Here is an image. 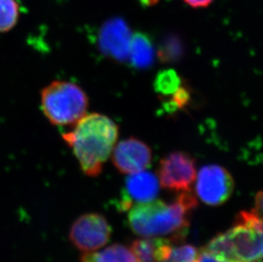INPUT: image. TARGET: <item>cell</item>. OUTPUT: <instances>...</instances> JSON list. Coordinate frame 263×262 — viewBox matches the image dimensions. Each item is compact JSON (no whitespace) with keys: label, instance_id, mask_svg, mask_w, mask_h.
<instances>
[{"label":"cell","instance_id":"obj_1","mask_svg":"<svg viewBox=\"0 0 263 262\" xmlns=\"http://www.w3.org/2000/svg\"><path fill=\"white\" fill-rule=\"evenodd\" d=\"M119 127L103 114H85L71 130L62 135L86 176L96 177L102 173L105 162L115 148Z\"/></svg>","mask_w":263,"mask_h":262},{"label":"cell","instance_id":"obj_2","mask_svg":"<svg viewBox=\"0 0 263 262\" xmlns=\"http://www.w3.org/2000/svg\"><path fill=\"white\" fill-rule=\"evenodd\" d=\"M197 205L196 198L191 190L182 191L172 203L153 200L132 206L128 221L137 235H168L189 226V215Z\"/></svg>","mask_w":263,"mask_h":262},{"label":"cell","instance_id":"obj_3","mask_svg":"<svg viewBox=\"0 0 263 262\" xmlns=\"http://www.w3.org/2000/svg\"><path fill=\"white\" fill-rule=\"evenodd\" d=\"M203 250L221 262H258L262 257V220L255 210L241 211L233 228L220 233Z\"/></svg>","mask_w":263,"mask_h":262},{"label":"cell","instance_id":"obj_4","mask_svg":"<svg viewBox=\"0 0 263 262\" xmlns=\"http://www.w3.org/2000/svg\"><path fill=\"white\" fill-rule=\"evenodd\" d=\"M41 108L55 126H69L85 116L89 100L85 90L73 82L54 80L40 92Z\"/></svg>","mask_w":263,"mask_h":262},{"label":"cell","instance_id":"obj_5","mask_svg":"<svg viewBox=\"0 0 263 262\" xmlns=\"http://www.w3.org/2000/svg\"><path fill=\"white\" fill-rule=\"evenodd\" d=\"M196 177L197 195L207 205H221L231 197L234 192L233 176L221 166H204Z\"/></svg>","mask_w":263,"mask_h":262},{"label":"cell","instance_id":"obj_6","mask_svg":"<svg viewBox=\"0 0 263 262\" xmlns=\"http://www.w3.org/2000/svg\"><path fill=\"white\" fill-rule=\"evenodd\" d=\"M111 227L103 215L95 213L78 218L70 229L69 238L83 252H93L109 241Z\"/></svg>","mask_w":263,"mask_h":262},{"label":"cell","instance_id":"obj_7","mask_svg":"<svg viewBox=\"0 0 263 262\" xmlns=\"http://www.w3.org/2000/svg\"><path fill=\"white\" fill-rule=\"evenodd\" d=\"M197 176L194 158L184 152H174L162 158L158 176L162 186L169 190H190Z\"/></svg>","mask_w":263,"mask_h":262},{"label":"cell","instance_id":"obj_8","mask_svg":"<svg viewBox=\"0 0 263 262\" xmlns=\"http://www.w3.org/2000/svg\"><path fill=\"white\" fill-rule=\"evenodd\" d=\"M132 38V30L128 24L121 18H112L107 21L100 29V51L116 62H126L129 58Z\"/></svg>","mask_w":263,"mask_h":262},{"label":"cell","instance_id":"obj_9","mask_svg":"<svg viewBox=\"0 0 263 262\" xmlns=\"http://www.w3.org/2000/svg\"><path fill=\"white\" fill-rule=\"evenodd\" d=\"M112 154V163L121 173H137L145 171L151 164V148L134 137L115 145Z\"/></svg>","mask_w":263,"mask_h":262},{"label":"cell","instance_id":"obj_10","mask_svg":"<svg viewBox=\"0 0 263 262\" xmlns=\"http://www.w3.org/2000/svg\"><path fill=\"white\" fill-rule=\"evenodd\" d=\"M159 192V180L154 174L145 171L130 174L125 181L120 206L129 210L138 203L150 202L156 198Z\"/></svg>","mask_w":263,"mask_h":262},{"label":"cell","instance_id":"obj_11","mask_svg":"<svg viewBox=\"0 0 263 262\" xmlns=\"http://www.w3.org/2000/svg\"><path fill=\"white\" fill-rule=\"evenodd\" d=\"M130 250L138 262H163L172 252V246L170 240L150 237L136 240Z\"/></svg>","mask_w":263,"mask_h":262},{"label":"cell","instance_id":"obj_12","mask_svg":"<svg viewBox=\"0 0 263 262\" xmlns=\"http://www.w3.org/2000/svg\"><path fill=\"white\" fill-rule=\"evenodd\" d=\"M154 45L147 35L142 32L132 34L129 45V61L133 67L137 69H146L154 63Z\"/></svg>","mask_w":263,"mask_h":262},{"label":"cell","instance_id":"obj_13","mask_svg":"<svg viewBox=\"0 0 263 262\" xmlns=\"http://www.w3.org/2000/svg\"><path fill=\"white\" fill-rule=\"evenodd\" d=\"M82 262H138L132 250L124 245H114L98 252L85 253Z\"/></svg>","mask_w":263,"mask_h":262},{"label":"cell","instance_id":"obj_14","mask_svg":"<svg viewBox=\"0 0 263 262\" xmlns=\"http://www.w3.org/2000/svg\"><path fill=\"white\" fill-rule=\"evenodd\" d=\"M181 85V78L173 69L160 71L154 79L155 91L164 97L174 94Z\"/></svg>","mask_w":263,"mask_h":262},{"label":"cell","instance_id":"obj_15","mask_svg":"<svg viewBox=\"0 0 263 262\" xmlns=\"http://www.w3.org/2000/svg\"><path fill=\"white\" fill-rule=\"evenodd\" d=\"M19 5L15 0H0V33L10 32L17 24Z\"/></svg>","mask_w":263,"mask_h":262},{"label":"cell","instance_id":"obj_16","mask_svg":"<svg viewBox=\"0 0 263 262\" xmlns=\"http://www.w3.org/2000/svg\"><path fill=\"white\" fill-rule=\"evenodd\" d=\"M199 253L192 245L172 248L169 256L163 262H198Z\"/></svg>","mask_w":263,"mask_h":262},{"label":"cell","instance_id":"obj_17","mask_svg":"<svg viewBox=\"0 0 263 262\" xmlns=\"http://www.w3.org/2000/svg\"><path fill=\"white\" fill-rule=\"evenodd\" d=\"M172 98L168 103V109L176 110L185 107L189 104V101L191 99L190 91L186 87L181 85L174 94L172 95Z\"/></svg>","mask_w":263,"mask_h":262},{"label":"cell","instance_id":"obj_18","mask_svg":"<svg viewBox=\"0 0 263 262\" xmlns=\"http://www.w3.org/2000/svg\"><path fill=\"white\" fill-rule=\"evenodd\" d=\"M165 46L168 48L164 47V49H162L161 52L159 53V54L163 59L166 60V61L175 59L181 50L179 47L178 43H166Z\"/></svg>","mask_w":263,"mask_h":262},{"label":"cell","instance_id":"obj_19","mask_svg":"<svg viewBox=\"0 0 263 262\" xmlns=\"http://www.w3.org/2000/svg\"><path fill=\"white\" fill-rule=\"evenodd\" d=\"M186 4L194 8L207 7L213 0H184Z\"/></svg>","mask_w":263,"mask_h":262},{"label":"cell","instance_id":"obj_20","mask_svg":"<svg viewBox=\"0 0 263 262\" xmlns=\"http://www.w3.org/2000/svg\"><path fill=\"white\" fill-rule=\"evenodd\" d=\"M198 262H221L216 260L213 256H211L210 254L202 250L201 253L199 254Z\"/></svg>","mask_w":263,"mask_h":262},{"label":"cell","instance_id":"obj_21","mask_svg":"<svg viewBox=\"0 0 263 262\" xmlns=\"http://www.w3.org/2000/svg\"><path fill=\"white\" fill-rule=\"evenodd\" d=\"M254 210L261 216V211H262V193L261 192H259L256 195V208Z\"/></svg>","mask_w":263,"mask_h":262}]
</instances>
